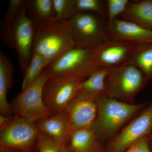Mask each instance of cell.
<instances>
[{"label": "cell", "instance_id": "cell-28", "mask_svg": "<svg viewBox=\"0 0 152 152\" xmlns=\"http://www.w3.org/2000/svg\"><path fill=\"white\" fill-rule=\"evenodd\" d=\"M15 117L0 115V130L2 131L12 122Z\"/></svg>", "mask_w": 152, "mask_h": 152}, {"label": "cell", "instance_id": "cell-11", "mask_svg": "<svg viewBox=\"0 0 152 152\" xmlns=\"http://www.w3.org/2000/svg\"><path fill=\"white\" fill-rule=\"evenodd\" d=\"M39 133L36 123L15 115L12 122L1 131V144L5 148L25 149L37 142Z\"/></svg>", "mask_w": 152, "mask_h": 152}, {"label": "cell", "instance_id": "cell-26", "mask_svg": "<svg viewBox=\"0 0 152 152\" xmlns=\"http://www.w3.org/2000/svg\"><path fill=\"white\" fill-rule=\"evenodd\" d=\"M26 0H10L7 14L4 21L9 23L12 22L27 4Z\"/></svg>", "mask_w": 152, "mask_h": 152}, {"label": "cell", "instance_id": "cell-27", "mask_svg": "<svg viewBox=\"0 0 152 152\" xmlns=\"http://www.w3.org/2000/svg\"><path fill=\"white\" fill-rule=\"evenodd\" d=\"M150 135L145 137L134 144L125 152H152L150 146Z\"/></svg>", "mask_w": 152, "mask_h": 152}, {"label": "cell", "instance_id": "cell-13", "mask_svg": "<svg viewBox=\"0 0 152 152\" xmlns=\"http://www.w3.org/2000/svg\"><path fill=\"white\" fill-rule=\"evenodd\" d=\"M111 39L134 45L152 44V30L118 18L108 24Z\"/></svg>", "mask_w": 152, "mask_h": 152}, {"label": "cell", "instance_id": "cell-8", "mask_svg": "<svg viewBox=\"0 0 152 152\" xmlns=\"http://www.w3.org/2000/svg\"><path fill=\"white\" fill-rule=\"evenodd\" d=\"M83 80L71 76L48 79L44 86L43 97L46 106L52 114L64 111L76 96Z\"/></svg>", "mask_w": 152, "mask_h": 152}, {"label": "cell", "instance_id": "cell-4", "mask_svg": "<svg viewBox=\"0 0 152 152\" xmlns=\"http://www.w3.org/2000/svg\"><path fill=\"white\" fill-rule=\"evenodd\" d=\"M148 81L138 68L127 63L110 69L106 79V95L130 104Z\"/></svg>", "mask_w": 152, "mask_h": 152}, {"label": "cell", "instance_id": "cell-5", "mask_svg": "<svg viewBox=\"0 0 152 152\" xmlns=\"http://www.w3.org/2000/svg\"><path fill=\"white\" fill-rule=\"evenodd\" d=\"M67 21L76 45L93 48L111 39L106 15L78 12Z\"/></svg>", "mask_w": 152, "mask_h": 152}, {"label": "cell", "instance_id": "cell-20", "mask_svg": "<svg viewBox=\"0 0 152 152\" xmlns=\"http://www.w3.org/2000/svg\"><path fill=\"white\" fill-rule=\"evenodd\" d=\"M128 63L138 68L150 81L152 79V44L140 46Z\"/></svg>", "mask_w": 152, "mask_h": 152}, {"label": "cell", "instance_id": "cell-3", "mask_svg": "<svg viewBox=\"0 0 152 152\" xmlns=\"http://www.w3.org/2000/svg\"><path fill=\"white\" fill-rule=\"evenodd\" d=\"M1 36L5 44L16 51L23 75L33 55L34 25L28 14V3L10 23L1 22Z\"/></svg>", "mask_w": 152, "mask_h": 152}, {"label": "cell", "instance_id": "cell-30", "mask_svg": "<svg viewBox=\"0 0 152 152\" xmlns=\"http://www.w3.org/2000/svg\"><path fill=\"white\" fill-rule=\"evenodd\" d=\"M150 146H151L152 148V132L151 134V135H150Z\"/></svg>", "mask_w": 152, "mask_h": 152}, {"label": "cell", "instance_id": "cell-2", "mask_svg": "<svg viewBox=\"0 0 152 152\" xmlns=\"http://www.w3.org/2000/svg\"><path fill=\"white\" fill-rule=\"evenodd\" d=\"M97 114L91 128L99 138L113 135L128 121L147 106L128 103L104 95L96 100Z\"/></svg>", "mask_w": 152, "mask_h": 152}, {"label": "cell", "instance_id": "cell-18", "mask_svg": "<svg viewBox=\"0 0 152 152\" xmlns=\"http://www.w3.org/2000/svg\"><path fill=\"white\" fill-rule=\"evenodd\" d=\"M99 138L91 128L73 131L69 139L70 148L74 152H98Z\"/></svg>", "mask_w": 152, "mask_h": 152}, {"label": "cell", "instance_id": "cell-29", "mask_svg": "<svg viewBox=\"0 0 152 152\" xmlns=\"http://www.w3.org/2000/svg\"><path fill=\"white\" fill-rule=\"evenodd\" d=\"M61 152H74L69 147L66 146V145H64L62 148Z\"/></svg>", "mask_w": 152, "mask_h": 152}, {"label": "cell", "instance_id": "cell-24", "mask_svg": "<svg viewBox=\"0 0 152 152\" xmlns=\"http://www.w3.org/2000/svg\"><path fill=\"white\" fill-rule=\"evenodd\" d=\"M107 15L108 24L119 18L125 12L129 2V0L106 1Z\"/></svg>", "mask_w": 152, "mask_h": 152}, {"label": "cell", "instance_id": "cell-12", "mask_svg": "<svg viewBox=\"0 0 152 152\" xmlns=\"http://www.w3.org/2000/svg\"><path fill=\"white\" fill-rule=\"evenodd\" d=\"M73 131L91 128L97 114L96 100L77 95L65 110Z\"/></svg>", "mask_w": 152, "mask_h": 152}, {"label": "cell", "instance_id": "cell-16", "mask_svg": "<svg viewBox=\"0 0 152 152\" xmlns=\"http://www.w3.org/2000/svg\"><path fill=\"white\" fill-rule=\"evenodd\" d=\"M119 18L152 30V0L130 1Z\"/></svg>", "mask_w": 152, "mask_h": 152}, {"label": "cell", "instance_id": "cell-14", "mask_svg": "<svg viewBox=\"0 0 152 152\" xmlns=\"http://www.w3.org/2000/svg\"><path fill=\"white\" fill-rule=\"evenodd\" d=\"M37 123L40 132L48 135L63 145L69 141L72 130L65 112L53 114Z\"/></svg>", "mask_w": 152, "mask_h": 152}, {"label": "cell", "instance_id": "cell-10", "mask_svg": "<svg viewBox=\"0 0 152 152\" xmlns=\"http://www.w3.org/2000/svg\"><path fill=\"white\" fill-rule=\"evenodd\" d=\"M140 46L110 39L93 48L94 62L98 67H117L128 63Z\"/></svg>", "mask_w": 152, "mask_h": 152}, {"label": "cell", "instance_id": "cell-15", "mask_svg": "<svg viewBox=\"0 0 152 152\" xmlns=\"http://www.w3.org/2000/svg\"><path fill=\"white\" fill-rule=\"evenodd\" d=\"M110 69L98 67L82 81L77 95L96 100L106 95V79Z\"/></svg>", "mask_w": 152, "mask_h": 152}, {"label": "cell", "instance_id": "cell-25", "mask_svg": "<svg viewBox=\"0 0 152 152\" xmlns=\"http://www.w3.org/2000/svg\"><path fill=\"white\" fill-rule=\"evenodd\" d=\"M37 142L39 152H61L64 145L50 136L40 132Z\"/></svg>", "mask_w": 152, "mask_h": 152}, {"label": "cell", "instance_id": "cell-21", "mask_svg": "<svg viewBox=\"0 0 152 152\" xmlns=\"http://www.w3.org/2000/svg\"><path fill=\"white\" fill-rule=\"evenodd\" d=\"M48 66L43 58L37 54H33L31 60L26 69L22 82V90L28 86L42 73Z\"/></svg>", "mask_w": 152, "mask_h": 152}, {"label": "cell", "instance_id": "cell-7", "mask_svg": "<svg viewBox=\"0 0 152 152\" xmlns=\"http://www.w3.org/2000/svg\"><path fill=\"white\" fill-rule=\"evenodd\" d=\"M48 79L44 70L35 81L22 90L11 106L12 113L35 123L53 115L43 97L44 86Z\"/></svg>", "mask_w": 152, "mask_h": 152}, {"label": "cell", "instance_id": "cell-6", "mask_svg": "<svg viewBox=\"0 0 152 152\" xmlns=\"http://www.w3.org/2000/svg\"><path fill=\"white\" fill-rule=\"evenodd\" d=\"M93 48L75 45L44 69L49 78L71 76L84 80L98 68Z\"/></svg>", "mask_w": 152, "mask_h": 152}, {"label": "cell", "instance_id": "cell-17", "mask_svg": "<svg viewBox=\"0 0 152 152\" xmlns=\"http://www.w3.org/2000/svg\"><path fill=\"white\" fill-rule=\"evenodd\" d=\"M14 67L12 63L0 53V112L1 115L9 116L12 113L11 105L7 100V94L12 84Z\"/></svg>", "mask_w": 152, "mask_h": 152}, {"label": "cell", "instance_id": "cell-19", "mask_svg": "<svg viewBox=\"0 0 152 152\" xmlns=\"http://www.w3.org/2000/svg\"><path fill=\"white\" fill-rule=\"evenodd\" d=\"M28 12L34 24L55 19L53 0L28 1Z\"/></svg>", "mask_w": 152, "mask_h": 152}, {"label": "cell", "instance_id": "cell-22", "mask_svg": "<svg viewBox=\"0 0 152 152\" xmlns=\"http://www.w3.org/2000/svg\"><path fill=\"white\" fill-rule=\"evenodd\" d=\"M55 19L66 21L77 13L75 0H53Z\"/></svg>", "mask_w": 152, "mask_h": 152}, {"label": "cell", "instance_id": "cell-23", "mask_svg": "<svg viewBox=\"0 0 152 152\" xmlns=\"http://www.w3.org/2000/svg\"><path fill=\"white\" fill-rule=\"evenodd\" d=\"M77 13L89 12L107 15L106 1L102 0H75Z\"/></svg>", "mask_w": 152, "mask_h": 152}, {"label": "cell", "instance_id": "cell-1", "mask_svg": "<svg viewBox=\"0 0 152 152\" xmlns=\"http://www.w3.org/2000/svg\"><path fill=\"white\" fill-rule=\"evenodd\" d=\"M34 25L33 54L42 57L48 66L76 45L67 20L54 19Z\"/></svg>", "mask_w": 152, "mask_h": 152}, {"label": "cell", "instance_id": "cell-9", "mask_svg": "<svg viewBox=\"0 0 152 152\" xmlns=\"http://www.w3.org/2000/svg\"><path fill=\"white\" fill-rule=\"evenodd\" d=\"M152 132V102L114 138L108 152H124Z\"/></svg>", "mask_w": 152, "mask_h": 152}]
</instances>
